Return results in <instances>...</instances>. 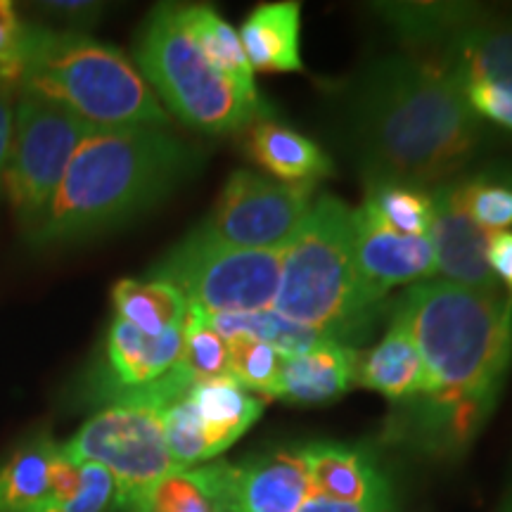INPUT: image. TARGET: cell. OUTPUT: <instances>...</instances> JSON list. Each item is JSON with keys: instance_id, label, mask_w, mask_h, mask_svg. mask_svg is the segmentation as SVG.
<instances>
[{"instance_id": "6da1fadb", "label": "cell", "mask_w": 512, "mask_h": 512, "mask_svg": "<svg viewBox=\"0 0 512 512\" xmlns=\"http://www.w3.org/2000/svg\"><path fill=\"white\" fill-rule=\"evenodd\" d=\"M344 131L366 183H448L477 152L482 128L465 93L432 62L389 55L349 86Z\"/></svg>"}, {"instance_id": "7a4b0ae2", "label": "cell", "mask_w": 512, "mask_h": 512, "mask_svg": "<svg viewBox=\"0 0 512 512\" xmlns=\"http://www.w3.org/2000/svg\"><path fill=\"white\" fill-rule=\"evenodd\" d=\"M197 166L200 152L169 128L91 126L27 240L60 247L117 230L166 200Z\"/></svg>"}, {"instance_id": "3957f363", "label": "cell", "mask_w": 512, "mask_h": 512, "mask_svg": "<svg viewBox=\"0 0 512 512\" xmlns=\"http://www.w3.org/2000/svg\"><path fill=\"white\" fill-rule=\"evenodd\" d=\"M425 366V396L496 408L512 366V294L432 280L396 309Z\"/></svg>"}, {"instance_id": "277c9868", "label": "cell", "mask_w": 512, "mask_h": 512, "mask_svg": "<svg viewBox=\"0 0 512 512\" xmlns=\"http://www.w3.org/2000/svg\"><path fill=\"white\" fill-rule=\"evenodd\" d=\"M19 95L41 98L100 128H169V112L119 48L81 31L24 29Z\"/></svg>"}, {"instance_id": "5b68a950", "label": "cell", "mask_w": 512, "mask_h": 512, "mask_svg": "<svg viewBox=\"0 0 512 512\" xmlns=\"http://www.w3.org/2000/svg\"><path fill=\"white\" fill-rule=\"evenodd\" d=\"M382 302L358 273L354 209L323 195L283 249L273 311L349 344L373 328Z\"/></svg>"}, {"instance_id": "8992f818", "label": "cell", "mask_w": 512, "mask_h": 512, "mask_svg": "<svg viewBox=\"0 0 512 512\" xmlns=\"http://www.w3.org/2000/svg\"><path fill=\"white\" fill-rule=\"evenodd\" d=\"M136 67L159 102L202 133H235L268 112L252 105L202 55L178 17V5H159L147 17L136 41Z\"/></svg>"}, {"instance_id": "52a82bcc", "label": "cell", "mask_w": 512, "mask_h": 512, "mask_svg": "<svg viewBox=\"0 0 512 512\" xmlns=\"http://www.w3.org/2000/svg\"><path fill=\"white\" fill-rule=\"evenodd\" d=\"M283 252L226 245L195 228L152 268L150 278L171 283L207 313L271 309L280 283Z\"/></svg>"}, {"instance_id": "ba28073f", "label": "cell", "mask_w": 512, "mask_h": 512, "mask_svg": "<svg viewBox=\"0 0 512 512\" xmlns=\"http://www.w3.org/2000/svg\"><path fill=\"white\" fill-rule=\"evenodd\" d=\"M88 131L91 124L62 105L29 95L19 98L0 188L24 230V238L46 214L76 147Z\"/></svg>"}, {"instance_id": "9c48e42d", "label": "cell", "mask_w": 512, "mask_h": 512, "mask_svg": "<svg viewBox=\"0 0 512 512\" xmlns=\"http://www.w3.org/2000/svg\"><path fill=\"white\" fill-rule=\"evenodd\" d=\"M60 448L74 463H95L110 472L119 510L176 470L164 439L162 406L143 399L110 403Z\"/></svg>"}, {"instance_id": "30bf717a", "label": "cell", "mask_w": 512, "mask_h": 512, "mask_svg": "<svg viewBox=\"0 0 512 512\" xmlns=\"http://www.w3.org/2000/svg\"><path fill=\"white\" fill-rule=\"evenodd\" d=\"M183 328L164 335H145L114 316L102 342L91 392L110 403L143 399L166 406L192 387L190 375L181 366Z\"/></svg>"}, {"instance_id": "8fae6325", "label": "cell", "mask_w": 512, "mask_h": 512, "mask_svg": "<svg viewBox=\"0 0 512 512\" xmlns=\"http://www.w3.org/2000/svg\"><path fill=\"white\" fill-rule=\"evenodd\" d=\"M311 185L280 183L235 171L202 230L226 245L259 252H283L311 211Z\"/></svg>"}, {"instance_id": "7c38bea8", "label": "cell", "mask_w": 512, "mask_h": 512, "mask_svg": "<svg viewBox=\"0 0 512 512\" xmlns=\"http://www.w3.org/2000/svg\"><path fill=\"white\" fill-rule=\"evenodd\" d=\"M432 209L430 240L437 254V273L444 275L446 283L467 290L503 292L486 259L491 235L467 216L453 181L432 190Z\"/></svg>"}, {"instance_id": "4fadbf2b", "label": "cell", "mask_w": 512, "mask_h": 512, "mask_svg": "<svg viewBox=\"0 0 512 512\" xmlns=\"http://www.w3.org/2000/svg\"><path fill=\"white\" fill-rule=\"evenodd\" d=\"M354 254L361 280L382 299L396 285L432 278L437 273V254L430 235L411 238L396 233L366 204L354 209Z\"/></svg>"}, {"instance_id": "5bb4252c", "label": "cell", "mask_w": 512, "mask_h": 512, "mask_svg": "<svg viewBox=\"0 0 512 512\" xmlns=\"http://www.w3.org/2000/svg\"><path fill=\"white\" fill-rule=\"evenodd\" d=\"M230 512H297L311 496L309 472L297 451H278L228 463Z\"/></svg>"}, {"instance_id": "9a60e30c", "label": "cell", "mask_w": 512, "mask_h": 512, "mask_svg": "<svg viewBox=\"0 0 512 512\" xmlns=\"http://www.w3.org/2000/svg\"><path fill=\"white\" fill-rule=\"evenodd\" d=\"M460 91L479 81L512 83V15H479L432 57Z\"/></svg>"}, {"instance_id": "2e32d148", "label": "cell", "mask_w": 512, "mask_h": 512, "mask_svg": "<svg viewBox=\"0 0 512 512\" xmlns=\"http://www.w3.org/2000/svg\"><path fill=\"white\" fill-rule=\"evenodd\" d=\"M297 453L309 472L311 494L384 512L392 508L387 479L361 448L323 441L299 448Z\"/></svg>"}, {"instance_id": "e0dca14e", "label": "cell", "mask_w": 512, "mask_h": 512, "mask_svg": "<svg viewBox=\"0 0 512 512\" xmlns=\"http://www.w3.org/2000/svg\"><path fill=\"white\" fill-rule=\"evenodd\" d=\"M356 361L358 351L335 339L304 354L285 356L275 399L292 406H325L342 399L354 384Z\"/></svg>"}, {"instance_id": "ac0fdd59", "label": "cell", "mask_w": 512, "mask_h": 512, "mask_svg": "<svg viewBox=\"0 0 512 512\" xmlns=\"http://www.w3.org/2000/svg\"><path fill=\"white\" fill-rule=\"evenodd\" d=\"M245 150L254 164L280 183L316 185L332 174V159L323 147L290 126L271 119H256L247 126Z\"/></svg>"}, {"instance_id": "d6986e66", "label": "cell", "mask_w": 512, "mask_h": 512, "mask_svg": "<svg viewBox=\"0 0 512 512\" xmlns=\"http://www.w3.org/2000/svg\"><path fill=\"white\" fill-rule=\"evenodd\" d=\"M299 34H302V5L297 0L264 3L249 12L240 27V43L252 72H302Z\"/></svg>"}, {"instance_id": "ffe728a7", "label": "cell", "mask_w": 512, "mask_h": 512, "mask_svg": "<svg viewBox=\"0 0 512 512\" xmlns=\"http://www.w3.org/2000/svg\"><path fill=\"white\" fill-rule=\"evenodd\" d=\"M354 384L373 389L399 403L411 401L425 392L427 375L420 351L406 323L396 313L382 342L366 351V356H358Z\"/></svg>"}, {"instance_id": "44dd1931", "label": "cell", "mask_w": 512, "mask_h": 512, "mask_svg": "<svg viewBox=\"0 0 512 512\" xmlns=\"http://www.w3.org/2000/svg\"><path fill=\"white\" fill-rule=\"evenodd\" d=\"M185 399L200 420L211 458L233 446L264 411V401L247 392L233 375L195 382Z\"/></svg>"}, {"instance_id": "7402d4cb", "label": "cell", "mask_w": 512, "mask_h": 512, "mask_svg": "<svg viewBox=\"0 0 512 512\" xmlns=\"http://www.w3.org/2000/svg\"><path fill=\"white\" fill-rule=\"evenodd\" d=\"M228 463L174 470L145 489L124 512H230Z\"/></svg>"}, {"instance_id": "603a6c76", "label": "cell", "mask_w": 512, "mask_h": 512, "mask_svg": "<svg viewBox=\"0 0 512 512\" xmlns=\"http://www.w3.org/2000/svg\"><path fill=\"white\" fill-rule=\"evenodd\" d=\"M178 17L188 29L192 41L202 50V55L214 64L226 79L233 83L252 105L266 107L254 86V72L249 67L240 34L223 19L219 12L207 5H178Z\"/></svg>"}, {"instance_id": "cb8c5ba5", "label": "cell", "mask_w": 512, "mask_h": 512, "mask_svg": "<svg viewBox=\"0 0 512 512\" xmlns=\"http://www.w3.org/2000/svg\"><path fill=\"white\" fill-rule=\"evenodd\" d=\"M380 15L399 31L415 57L427 60L441 46H446L458 31L472 24L486 10L467 3H387L377 5Z\"/></svg>"}, {"instance_id": "d4e9b609", "label": "cell", "mask_w": 512, "mask_h": 512, "mask_svg": "<svg viewBox=\"0 0 512 512\" xmlns=\"http://www.w3.org/2000/svg\"><path fill=\"white\" fill-rule=\"evenodd\" d=\"M60 453L48 432L22 441L0 465V512H27L53 489V467Z\"/></svg>"}, {"instance_id": "484cf974", "label": "cell", "mask_w": 512, "mask_h": 512, "mask_svg": "<svg viewBox=\"0 0 512 512\" xmlns=\"http://www.w3.org/2000/svg\"><path fill=\"white\" fill-rule=\"evenodd\" d=\"M112 304L119 318L145 335H164L183 328L188 313V299L181 290L157 278L119 280L112 290Z\"/></svg>"}, {"instance_id": "4316f807", "label": "cell", "mask_w": 512, "mask_h": 512, "mask_svg": "<svg viewBox=\"0 0 512 512\" xmlns=\"http://www.w3.org/2000/svg\"><path fill=\"white\" fill-rule=\"evenodd\" d=\"M214 330L223 339L233 335H249L261 342L271 344L285 356L304 354L318 344L328 342V335L309 328V325L294 323V320L280 316L278 311L266 309L256 313H207ZM337 342V339H335Z\"/></svg>"}, {"instance_id": "83f0119b", "label": "cell", "mask_w": 512, "mask_h": 512, "mask_svg": "<svg viewBox=\"0 0 512 512\" xmlns=\"http://www.w3.org/2000/svg\"><path fill=\"white\" fill-rule=\"evenodd\" d=\"M366 207L396 233L427 238L432 228V192L396 181L366 183Z\"/></svg>"}, {"instance_id": "f1b7e54d", "label": "cell", "mask_w": 512, "mask_h": 512, "mask_svg": "<svg viewBox=\"0 0 512 512\" xmlns=\"http://www.w3.org/2000/svg\"><path fill=\"white\" fill-rule=\"evenodd\" d=\"M456 195L472 221L489 235L512 228V174L489 171L453 181Z\"/></svg>"}, {"instance_id": "f546056e", "label": "cell", "mask_w": 512, "mask_h": 512, "mask_svg": "<svg viewBox=\"0 0 512 512\" xmlns=\"http://www.w3.org/2000/svg\"><path fill=\"white\" fill-rule=\"evenodd\" d=\"M181 366L192 382L230 375L226 339L214 330L207 311L195 304H188V313L183 320Z\"/></svg>"}, {"instance_id": "4dcf8cb0", "label": "cell", "mask_w": 512, "mask_h": 512, "mask_svg": "<svg viewBox=\"0 0 512 512\" xmlns=\"http://www.w3.org/2000/svg\"><path fill=\"white\" fill-rule=\"evenodd\" d=\"M230 375L238 380L242 387L252 389L256 394L273 396L278 389L280 368H283L285 354L271 344L261 342L249 335H233L226 339Z\"/></svg>"}, {"instance_id": "1f68e13d", "label": "cell", "mask_w": 512, "mask_h": 512, "mask_svg": "<svg viewBox=\"0 0 512 512\" xmlns=\"http://www.w3.org/2000/svg\"><path fill=\"white\" fill-rule=\"evenodd\" d=\"M117 508V484L105 467L81 463V489L69 498L48 496L27 512H107Z\"/></svg>"}, {"instance_id": "d6a6232c", "label": "cell", "mask_w": 512, "mask_h": 512, "mask_svg": "<svg viewBox=\"0 0 512 512\" xmlns=\"http://www.w3.org/2000/svg\"><path fill=\"white\" fill-rule=\"evenodd\" d=\"M27 24L17 15L15 5L0 0V88H17L19 62Z\"/></svg>"}, {"instance_id": "836d02e7", "label": "cell", "mask_w": 512, "mask_h": 512, "mask_svg": "<svg viewBox=\"0 0 512 512\" xmlns=\"http://www.w3.org/2000/svg\"><path fill=\"white\" fill-rule=\"evenodd\" d=\"M463 93L479 119H489L512 131V83L479 81L467 86Z\"/></svg>"}, {"instance_id": "e575fe53", "label": "cell", "mask_w": 512, "mask_h": 512, "mask_svg": "<svg viewBox=\"0 0 512 512\" xmlns=\"http://www.w3.org/2000/svg\"><path fill=\"white\" fill-rule=\"evenodd\" d=\"M486 259H489V266L498 278V283L505 287V292L512 294V230L491 235Z\"/></svg>"}, {"instance_id": "d590c367", "label": "cell", "mask_w": 512, "mask_h": 512, "mask_svg": "<svg viewBox=\"0 0 512 512\" xmlns=\"http://www.w3.org/2000/svg\"><path fill=\"white\" fill-rule=\"evenodd\" d=\"M12 131H15V107L8 88H0V181H3L5 164H8Z\"/></svg>"}, {"instance_id": "8d00e7d4", "label": "cell", "mask_w": 512, "mask_h": 512, "mask_svg": "<svg viewBox=\"0 0 512 512\" xmlns=\"http://www.w3.org/2000/svg\"><path fill=\"white\" fill-rule=\"evenodd\" d=\"M297 512H384V510L363 508V505H351V503H342V501H332V498L311 494L302 503V508H299Z\"/></svg>"}, {"instance_id": "74e56055", "label": "cell", "mask_w": 512, "mask_h": 512, "mask_svg": "<svg viewBox=\"0 0 512 512\" xmlns=\"http://www.w3.org/2000/svg\"><path fill=\"white\" fill-rule=\"evenodd\" d=\"M46 8H50V12H55V15H67V17H93L95 12H98V5L93 3H48Z\"/></svg>"}]
</instances>
